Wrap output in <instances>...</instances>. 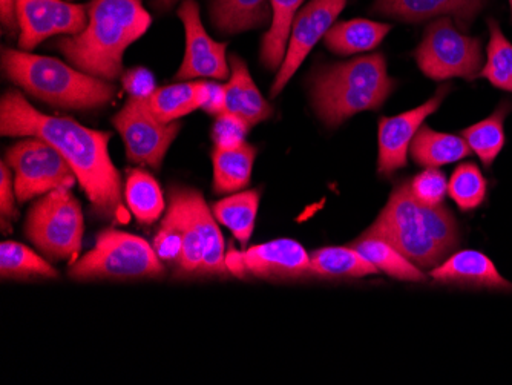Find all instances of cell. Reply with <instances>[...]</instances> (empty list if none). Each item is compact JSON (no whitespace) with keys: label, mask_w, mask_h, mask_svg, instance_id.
<instances>
[{"label":"cell","mask_w":512,"mask_h":385,"mask_svg":"<svg viewBox=\"0 0 512 385\" xmlns=\"http://www.w3.org/2000/svg\"><path fill=\"white\" fill-rule=\"evenodd\" d=\"M125 200L129 212L143 224L154 223L165 211V197L158 181L140 169L129 172Z\"/></svg>","instance_id":"obj_30"},{"label":"cell","mask_w":512,"mask_h":385,"mask_svg":"<svg viewBox=\"0 0 512 385\" xmlns=\"http://www.w3.org/2000/svg\"><path fill=\"white\" fill-rule=\"evenodd\" d=\"M353 247H322L310 254V274L322 278H361L378 274Z\"/></svg>","instance_id":"obj_25"},{"label":"cell","mask_w":512,"mask_h":385,"mask_svg":"<svg viewBox=\"0 0 512 385\" xmlns=\"http://www.w3.org/2000/svg\"><path fill=\"white\" fill-rule=\"evenodd\" d=\"M252 126L235 116L232 112H223L217 116L214 128H212V140H214L215 148L218 149H234L246 143L247 134Z\"/></svg>","instance_id":"obj_37"},{"label":"cell","mask_w":512,"mask_h":385,"mask_svg":"<svg viewBox=\"0 0 512 385\" xmlns=\"http://www.w3.org/2000/svg\"><path fill=\"white\" fill-rule=\"evenodd\" d=\"M151 22L142 0H94L88 7L86 27L62 37L57 48L77 70L112 82L123 76L125 51L149 30Z\"/></svg>","instance_id":"obj_2"},{"label":"cell","mask_w":512,"mask_h":385,"mask_svg":"<svg viewBox=\"0 0 512 385\" xmlns=\"http://www.w3.org/2000/svg\"><path fill=\"white\" fill-rule=\"evenodd\" d=\"M448 194L460 211H476L485 203L488 181L476 163H462L448 181Z\"/></svg>","instance_id":"obj_33"},{"label":"cell","mask_w":512,"mask_h":385,"mask_svg":"<svg viewBox=\"0 0 512 385\" xmlns=\"http://www.w3.org/2000/svg\"><path fill=\"white\" fill-rule=\"evenodd\" d=\"M347 0H312L296 14L290 31L289 45L283 65L276 74L270 97L278 96L295 76L301 63L309 56L319 40L324 39L344 10Z\"/></svg>","instance_id":"obj_13"},{"label":"cell","mask_w":512,"mask_h":385,"mask_svg":"<svg viewBox=\"0 0 512 385\" xmlns=\"http://www.w3.org/2000/svg\"><path fill=\"white\" fill-rule=\"evenodd\" d=\"M2 63L7 76L23 91L60 108H100L111 103L117 94L108 80L89 76L53 57L4 50Z\"/></svg>","instance_id":"obj_5"},{"label":"cell","mask_w":512,"mask_h":385,"mask_svg":"<svg viewBox=\"0 0 512 385\" xmlns=\"http://www.w3.org/2000/svg\"><path fill=\"white\" fill-rule=\"evenodd\" d=\"M488 54L480 77L496 88L512 93V43L506 39L496 20L490 22Z\"/></svg>","instance_id":"obj_34"},{"label":"cell","mask_w":512,"mask_h":385,"mask_svg":"<svg viewBox=\"0 0 512 385\" xmlns=\"http://www.w3.org/2000/svg\"><path fill=\"white\" fill-rule=\"evenodd\" d=\"M302 2L304 0H270L272 25L264 36L263 47H261V62L269 70H276L279 63L283 65L293 20Z\"/></svg>","instance_id":"obj_29"},{"label":"cell","mask_w":512,"mask_h":385,"mask_svg":"<svg viewBox=\"0 0 512 385\" xmlns=\"http://www.w3.org/2000/svg\"><path fill=\"white\" fill-rule=\"evenodd\" d=\"M511 109V103H500L488 119L474 123L470 128L462 131L463 139L468 143L471 151L480 158L485 168L493 166L497 155L505 146V119Z\"/></svg>","instance_id":"obj_28"},{"label":"cell","mask_w":512,"mask_h":385,"mask_svg":"<svg viewBox=\"0 0 512 385\" xmlns=\"http://www.w3.org/2000/svg\"><path fill=\"white\" fill-rule=\"evenodd\" d=\"M226 85L217 82H206V93H204V102L201 109L211 114V116H220L226 112Z\"/></svg>","instance_id":"obj_40"},{"label":"cell","mask_w":512,"mask_h":385,"mask_svg":"<svg viewBox=\"0 0 512 385\" xmlns=\"http://www.w3.org/2000/svg\"><path fill=\"white\" fill-rule=\"evenodd\" d=\"M352 247L365 260L370 261L379 272H384V274L390 275L396 280L411 281V283L427 281V275L422 272L421 267L411 263L396 247L391 246L388 241L382 240V238L364 232L352 244Z\"/></svg>","instance_id":"obj_20"},{"label":"cell","mask_w":512,"mask_h":385,"mask_svg":"<svg viewBox=\"0 0 512 385\" xmlns=\"http://www.w3.org/2000/svg\"><path fill=\"white\" fill-rule=\"evenodd\" d=\"M390 30V25L373 20H347L333 25L329 33L325 34V47L341 56L375 50Z\"/></svg>","instance_id":"obj_21"},{"label":"cell","mask_w":512,"mask_h":385,"mask_svg":"<svg viewBox=\"0 0 512 385\" xmlns=\"http://www.w3.org/2000/svg\"><path fill=\"white\" fill-rule=\"evenodd\" d=\"M269 13L270 0H212V22L226 34L261 27Z\"/></svg>","instance_id":"obj_26"},{"label":"cell","mask_w":512,"mask_h":385,"mask_svg":"<svg viewBox=\"0 0 512 385\" xmlns=\"http://www.w3.org/2000/svg\"><path fill=\"white\" fill-rule=\"evenodd\" d=\"M188 200L192 214L197 221L198 231L203 240L204 263L203 272L207 275H224L229 272L227 267L226 247L214 212L207 208L203 195L195 189L188 188Z\"/></svg>","instance_id":"obj_23"},{"label":"cell","mask_w":512,"mask_h":385,"mask_svg":"<svg viewBox=\"0 0 512 385\" xmlns=\"http://www.w3.org/2000/svg\"><path fill=\"white\" fill-rule=\"evenodd\" d=\"M174 2L175 0H158V4L163 5V7H171Z\"/></svg>","instance_id":"obj_42"},{"label":"cell","mask_w":512,"mask_h":385,"mask_svg":"<svg viewBox=\"0 0 512 385\" xmlns=\"http://www.w3.org/2000/svg\"><path fill=\"white\" fill-rule=\"evenodd\" d=\"M206 82H180L155 89L146 99L152 114L160 122L174 123L200 109L204 102Z\"/></svg>","instance_id":"obj_22"},{"label":"cell","mask_w":512,"mask_h":385,"mask_svg":"<svg viewBox=\"0 0 512 385\" xmlns=\"http://www.w3.org/2000/svg\"><path fill=\"white\" fill-rule=\"evenodd\" d=\"M16 186H14L13 177L11 172L8 171L7 163L2 162L0 165V214H2V221L7 224L8 221H13L16 217Z\"/></svg>","instance_id":"obj_39"},{"label":"cell","mask_w":512,"mask_h":385,"mask_svg":"<svg viewBox=\"0 0 512 385\" xmlns=\"http://www.w3.org/2000/svg\"><path fill=\"white\" fill-rule=\"evenodd\" d=\"M7 165L14 171V186L20 203L43 197L59 188H73V168L59 151L45 140L30 137L11 146Z\"/></svg>","instance_id":"obj_9"},{"label":"cell","mask_w":512,"mask_h":385,"mask_svg":"<svg viewBox=\"0 0 512 385\" xmlns=\"http://www.w3.org/2000/svg\"><path fill=\"white\" fill-rule=\"evenodd\" d=\"M165 272L154 247L128 232H100L96 244L69 272L74 280L160 277Z\"/></svg>","instance_id":"obj_6"},{"label":"cell","mask_w":512,"mask_h":385,"mask_svg":"<svg viewBox=\"0 0 512 385\" xmlns=\"http://www.w3.org/2000/svg\"><path fill=\"white\" fill-rule=\"evenodd\" d=\"M178 17L186 31V53L175 80H191L198 77L224 80L229 77L226 43L215 42L204 30L200 7L195 0H184Z\"/></svg>","instance_id":"obj_14"},{"label":"cell","mask_w":512,"mask_h":385,"mask_svg":"<svg viewBox=\"0 0 512 385\" xmlns=\"http://www.w3.org/2000/svg\"><path fill=\"white\" fill-rule=\"evenodd\" d=\"M394 86L384 54L358 57L316 74L312 83L313 106L325 125L338 126L359 112L381 109Z\"/></svg>","instance_id":"obj_4"},{"label":"cell","mask_w":512,"mask_h":385,"mask_svg":"<svg viewBox=\"0 0 512 385\" xmlns=\"http://www.w3.org/2000/svg\"><path fill=\"white\" fill-rule=\"evenodd\" d=\"M122 83L129 96L140 97V99H148L157 89L154 76L146 68H134V70L126 71L122 76Z\"/></svg>","instance_id":"obj_38"},{"label":"cell","mask_w":512,"mask_h":385,"mask_svg":"<svg viewBox=\"0 0 512 385\" xmlns=\"http://www.w3.org/2000/svg\"><path fill=\"white\" fill-rule=\"evenodd\" d=\"M368 234L388 241L421 269L439 266L460 244L459 224L440 206H424L411 195L408 180L391 192Z\"/></svg>","instance_id":"obj_3"},{"label":"cell","mask_w":512,"mask_h":385,"mask_svg":"<svg viewBox=\"0 0 512 385\" xmlns=\"http://www.w3.org/2000/svg\"><path fill=\"white\" fill-rule=\"evenodd\" d=\"M27 237L51 260H73L82 249V208L71 188L48 192L34 203L25 224Z\"/></svg>","instance_id":"obj_7"},{"label":"cell","mask_w":512,"mask_h":385,"mask_svg":"<svg viewBox=\"0 0 512 385\" xmlns=\"http://www.w3.org/2000/svg\"><path fill=\"white\" fill-rule=\"evenodd\" d=\"M0 274L4 278H56L57 270L30 247L5 241L0 246Z\"/></svg>","instance_id":"obj_31"},{"label":"cell","mask_w":512,"mask_h":385,"mask_svg":"<svg viewBox=\"0 0 512 385\" xmlns=\"http://www.w3.org/2000/svg\"><path fill=\"white\" fill-rule=\"evenodd\" d=\"M0 17L4 27H7L11 33L19 28L17 27L16 0H0Z\"/></svg>","instance_id":"obj_41"},{"label":"cell","mask_w":512,"mask_h":385,"mask_svg":"<svg viewBox=\"0 0 512 385\" xmlns=\"http://www.w3.org/2000/svg\"><path fill=\"white\" fill-rule=\"evenodd\" d=\"M16 17L23 51L57 34L73 36L88 24V10L65 0H16Z\"/></svg>","instance_id":"obj_11"},{"label":"cell","mask_w":512,"mask_h":385,"mask_svg":"<svg viewBox=\"0 0 512 385\" xmlns=\"http://www.w3.org/2000/svg\"><path fill=\"white\" fill-rule=\"evenodd\" d=\"M226 112L258 125L272 116V106L264 99L250 76L246 62L238 56L230 57V79L226 85Z\"/></svg>","instance_id":"obj_18"},{"label":"cell","mask_w":512,"mask_h":385,"mask_svg":"<svg viewBox=\"0 0 512 385\" xmlns=\"http://www.w3.org/2000/svg\"><path fill=\"white\" fill-rule=\"evenodd\" d=\"M112 123L123 137L129 160L154 169H160L180 132L177 122H160L140 97H131Z\"/></svg>","instance_id":"obj_10"},{"label":"cell","mask_w":512,"mask_h":385,"mask_svg":"<svg viewBox=\"0 0 512 385\" xmlns=\"http://www.w3.org/2000/svg\"><path fill=\"white\" fill-rule=\"evenodd\" d=\"M414 57L422 73L437 82L474 80L482 68V42L460 33L450 17H440L425 30Z\"/></svg>","instance_id":"obj_8"},{"label":"cell","mask_w":512,"mask_h":385,"mask_svg":"<svg viewBox=\"0 0 512 385\" xmlns=\"http://www.w3.org/2000/svg\"><path fill=\"white\" fill-rule=\"evenodd\" d=\"M260 208V191H244L217 201L212 206L215 218L229 229L234 237L246 247L255 228L256 215Z\"/></svg>","instance_id":"obj_27"},{"label":"cell","mask_w":512,"mask_h":385,"mask_svg":"<svg viewBox=\"0 0 512 385\" xmlns=\"http://www.w3.org/2000/svg\"><path fill=\"white\" fill-rule=\"evenodd\" d=\"M152 247L161 261L180 263L181 255H183V221H181L177 205L172 201H169L165 220L161 221Z\"/></svg>","instance_id":"obj_35"},{"label":"cell","mask_w":512,"mask_h":385,"mask_svg":"<svg viewBox=\"0 0 512 385\" xmlns=\"http://www.w3.org/2000/svg\"><path fill=\"white\" fill-rule=\"evenodd\" d=\"M486 0H376L373 10L382 16L405 22H421L431 17L451 16L457 27L468 30Z\"/></svg>","instance_id":"obj_17"},{"label":"cell","mask_w":512,"mask_h":385,"mask_svg":"<svg viewBox=\"0 0 512 385\" xmlns=\"http://www.w3.org/2000/svg\"><path fill=\"white\" fill-rule=\"evenodd\" d=\"M226 261L230 274L240 277L290 280L310 274L309 252L289 238L256 244L244 252L232 251Z\"/></svg>","instance_id":"obj_12"},{"label":"cell","mask_w":512,"mask_h":385,"mask_svg":"<svg viewBox=\"0 0 512 385\" xmlns=\"http://www.w3.org/2000/svg\"><path fill=\"white\" fill-rule=\"evenodd\" d=\"M256 148L243 143L234 149H218L212 152L214 163V191L217 194L237 192L246 188L252 177Z\"/></svg>","instance_id":"obj_24"},{"label":"cell","mask_w":512,"mask_h":385,"mask_svg":"<svg viewBox=\"0 0 512 385\" xmlns=\"http://www.w3.org/2000/svg\"><path fill=\"white\" fill-rule=\"evenodd\" d=\"M0 132L50 143L73 168L94 212L103 218L122 215V178L109 155V132L86 128L68 117L46 116L17 91L2 97Z\"/></svg>","instance_id":"obj_1"},{"label":"cell","mask_w":512,"mask_h":385,"mask_svg":"<svg viewBox=\"0 0 512 385\" xmlns=\"http://www.w3.org/2000/svg\"><path fill=\"white\" fill-rule=\"evenodd\" d=\"M509 5H511V14H512V0H509Z\"/></svg>","instance_id":"obj_43"},{"label":"cell","mask_w":512,"mask_h":385,"mask_svg":"<svg viewBox=\"0 0 512 385\" xmlns=\"http://www.w3.org/2000/svg\"><path fill=\"white\" fill-rule=\"evenodd\" d=\"M448 88L444 86L437 91L424 105L394 117H382L379 120V157L378 172L382 177L394 174L407 166L410 146L417 131L422 128L425 120L439 109L440 103L447 96Z\"/></svg>","instance_id":"obj_15"},{"label":"cell","mask_w":512,"mask_h":385,"mask_svg":"<svg viewBox=\"0 0 512 385\" xmlns=\"http://www.w3.org/2000/svg\"><path fill=\"white\" fill-rule=\"evenodd\" d=\"M169 201L177 205L183 221V255H181L180 267L186 274H197L203 272L204 251L203 240L198 231L197 221L192 214L191 205L188 200V188L172 189Z\"/></svg>","instance_id":"obj_32"},{"label":"cell","mask_w":512,"mask_h":385,"mask_svg":"<svg viewBox=\"0 0 512 385\" xmlns=\"http://www.w3.org/2000/svg\"><path fill=\"white\" fill-rule=\"evenodd\" d=\"M430 277L436 283L477 289L512 290V284L500 275L490 257L479 251L463 249L434 267Z\"/></svg>","instance_id":"obj_16"},{"label":"cell","mask_w":512,"mask_h":385,"mask_svg":"<svg viewBox=\"0 0 512 385\" xmlns=\"http://www.w3.org/2000/svg\"><path fill=\"white\" fill-rule=\"evenodd\" d=\"M471 149L459 135L433 131L422 126L410 146V155L422 168H439L460 162L470 155Z\"/></svg>","instance_id":"obj_19"},{"label":"cell","mask_w":512,"mask_h":385,"mask_svg":"<svg viewBox=\"0 0 512 385\" xmlns=\"http://www.w3.org/2000/svg\"><path fill=\"white\" fill-rule=\"evenodd\" d=\"M411 195L424 206H440L448 194V181L437 168H425L408 180Z\"/></svg>","instance_id":"obj_36"}]
</instances>
